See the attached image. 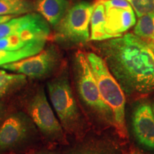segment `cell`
<instances>
[{
  "instance_id": "ffe728a7",
  "label": "cell",
  "mask_w": 154,
  "mask_h": 154,
  "mask_svg": "<svg viewBox=\"0 0 154 154\" xmlns=\"http://www.w3.org/2000/svg\"><path fill=\"white\" fill-rule=\"evenodd\" d=\"M16 17L17 16H12V15H0V24L8 22Z\"/></svg>"
},
{
  "instance_id": "8992f818",
  "label": "cell",
  "mask_w": 154,
  "mask_h": 154,
  "mask_svg": "<svg viewBox=\"0 0 154 154\" xmlns=\"http://www.w3.org/2000/svg\"><path fill=\"white\" fill-rule=\"evenodd\" d=\"M57 51L53 48H49L42 50L36 54L1 66L4 69L32 78H41L51 73L57 66Z\"/></svg>"
},
{
  "instance_id": "277c9868",
  "label": "cell",
  "mask_w": 154,
  "mask_h": 154,
  "mask_svg": "<svg viewBox=\"0 0 154 154\" xmlns=\"http://www.w3.org/2000/svg\"><path fill=\"white\" fill-rule=\"evenodd\" d=\"M95 5L79 2L69 8L56 25L57 36L72 44H84L89 40V24Z\"/></svg>"
},
{
  "instance_id": "d6986e66",
  "label": "cell",
  "mask_w": 154,
  "mask_h": 154,
  "mask_svg": "<svg viewBox=\"0 0 154 154\" xmlns=\"http://www.w3.org/2000/svg\"><path fill=\"white\" fill-rule=\"evenodd\" d=\"M70 154H119V153L113 146L99 145L82 148L72 151Z\"/></svg>"
},
{
  "instance_id": "44dd1931",
  "label": "cell",
  "mask_w": 154,
  "mask_h": 154,
  "mask_svg": "<svg viewBox=\"0 0 154 154\" xmlns=\"http://www.w3.org/2000/svg\"><path fill=\"white\" fill-rule=\"evenodd\" d=\"M126 154H146L143 152L139 151L137 149H131L130 151H128Z\"/></svg>"
},
{
  "instance_id": "5bb4252c",
  "label": "cell",
  "mask_w": 154,
  "mask_h": 154,
  "mask_svg": "<svg viewBox=\"0 0 154 154\" xmlns=\"http://www.w3.org/2000/svg\"><path fill=\"white\" fill-rule=\"evenodd\" d=\"M91 37L94 41H103L111 38L106 29L105 9L103 3L95 5L91 18Z\"/></svg>"
},
{
  "instance_id": "5b68a950",
  "label": "cell",
  "mask_w": 154,
  "mask_h": 154,
  "mask_svg": "<svg viewBox=\"0 0 154 154\" xmlns=\"http://www.w3.org/2000/svg\"><path fill=\"white\" fill-rule=\"evenodd\" d=\"M54 109L66 129H74L79 120V113L70 84L66 77L59 76L47 84Z\"/></svg>"
},
{
  "instance_id": "52a82bcc",
  "label": "cell",
  "mask_w": 154,
  "mask_h": 154,
  "mask_svg": "<svg viewBox=\"0 0 154 154\" xmlns=\"http://www.w3.org/2000/svg\"><path fill=\"white\" fill-rule=\"evenodd\" d=\"M105 9L106 29L111 38L122 36L136 24V15L132 6L126 0H106Z\"/></svg>"
},
{
  "instance_id": "8fae6325",
  "label": "cell",
  "mask_w": 154,
  "mask_h": 154,
  "mask_svg": "<svg viewBox=\"0 0 154 154\" xmlns=\"http://www.w3.org/2000/svg\"><path fill=\"white\" fill-rule=\"evenodd\" d=\"M35 9L49 24L55 26L69 9L68 0H36Z\"/></svg>"
},
{
  "instance_id": "e0dca14e",
  "label": "cell",
  "mask_w": 154,
  "mask_h": 154,
  "mask_svg": "<svg viewBox=\"0 0 154 154\" xmlns=\"http://www.w3.org/2000/svg\"><path fill=\"white\" fill-rule=\"evenodd\" d=\"M26 80L24 74H9L5 71H0V96H2L11 88L22 84Z\"/></svg>"
},
{
  "instance_id": "9c48e42d",
  "label": "cell",
  "mask_w": 154,
  "mask_h": 154,
  "mask_svg": "<svg viewBox=\"0 0 154 154\" xmlns=\"http://www.w3.org/2000/svg\"><path fill=\"white\" fill-rule=\"evenodd\" d=\"M132 123L138 141L154 150V113L149 103H141L136 107L133 113Z\"/></svg>"
},
{
  "instance_id": "2e32d148",
  "label": "cell",
  "mask_w": 154,
  "mask_h": 154,
  "mask_svg": "<svg viewBox=\"0 0 154 154\" xmlns=\"http://www.w3.org/2000/svg\"><path fill=\"white\" fill-rule=\"evenodd\" d=\"M134 33L141 38L154 41V13L139 17L134 28Z\"/></svg>"
},
{
  "instance_id": "30bf717a",
  "label": "cell",
  "mask_w": 154,
  "mask_h": 154,
  "mask_svg": "<svg viewBox=\"0 0 154 154\" xmlns=\"http://www.w3.org/2000/svg\"><path fill=\"white\" fill-rule=\"evenodd\" d=\"M29 125L22 116L9 117L0 127V153L12 149L22 141L28 133Z\"/></svg>"
},
{
  "instance_id": "7a4b0ae2",
  "label": "cell",
  "mask_w": 154,
  "mask_h": 154,
  "mask_svg": "<svg viewBox=\"0 0 154 154\" xmlns=\"http://www.w3.org/2000/svg\"><path fill=\"white\" fill-rule=\"evenodd\" d=\"M86 57L96 80L101 98L113 113V126L119 136L122 138H126L124 92L103 59L94 53H88Z\"/></svg>"
},
{
  "instance_id": "4fadbf2b",
  "label": "cell",
  "mask_w": 154,
  "mask_h": 154,
  "mask_svg": "<svg viewBox=\"0 0 154 154\" xmlns=\"http://www.w3.org/2000/svg\"><path fill=\"white\" fill-rule=\"evenodd\" d=\"M47 39H39L28 44L26 47L14 51L0 50V66L22 60L25 58L36 54L44 49Z\"/></svg>"
},
{
  "instance_id": "7402d4cb",
  "label": "cell",
  "mask_w": 154,
  "mask_h": 154,
  "mask_svg": "<svg viewBox=\"0 0 154 154\" xmlns=\"http://www.w3.org/2000/svg\"><path fill=\"white\" fill-rule=\"evenodd\" d=\"M149 46L150 49H151L152 52H153V56H154V42H152V43L149 44Z\"/></svg>"
},
{
  "instance_id": "603a6c76",
  "label": "cell",
  "mask_w": 154,
  "mask_h": 154,
  "mask_svg": "<svg viewBox=\"0 0 154 154\" xmlns=\"http://www.w3.org/2000/svg\"><path fill=\"white\" fill-rule=\"evenodd\" d=\"M37 154H58L55 153H52V152H39V153Z\"/></svg>"
},
{
  "instance_id": "cb8c5ba5",
  "label": "cell",
  "mask_w": 154,
  "mask_h": 154,
  "mask_svg": "<svg viewBox=\"0 0 154 154\" xmlns=\"http://www.w3.org/2000/svg\"><path fill=\"white\" fill-rule=\"evenodd\" d=\"M152 109H153V113H154V104L153 106V108H152Z\"/></svg>"
},
{
  "instance_id": "7c38bea8",
  "label": "cell",
  "mask_w": 154,
  "mask_h": 154,
  "mask_svg": "<svg viewBox=\"0 0 154 154\" xmlns=\"http://www.w3.org/2000/svg\"><path fill=\"white\" fill-rule=\"evenodd\" d=\"M43 18L38 13L34 12L14 17L8 22L0 24V39L28 27Z\"/></svg>"
},
{
  "instance_id": "6da1fadb",
  "label": "cell",
  "mask_w": 154,
  "mask_h": 154,
  "mask_svg": "<svg viewBox=\"0 0 154 154\" xmlns=\"http://www.w3.org/2000/svg\"><path fill=\"white\" fill-rule=\"evenodd\" d=\"M104 61L124 93L154 91V56L149 44L128 33L100 44Z\"/></svg>"
},
{
  "instance_id": "9a60e30c",
  "label": "cell",
  "mask_w": 154,
  "mask_h": 154,
  "mask_svg": "<svg viewBox=\"0 0 154 154\" xmlns=\"http://www.w3.org/2000/svg\"><path fill=\"white\" fill-rule=\"evenodd\" d=\"M33 5L26 0H0V15L19 16L32 12Z\"/></svg>"
},
{
  "instance_id": "3957f363",
  "label": "cell",
  "mask_w": 154,
  "mask_h": 154,
  "mask_svg": "<svg viewBox=\"0 0 154 154\" xmlns=\"http://www.w3.org/2000/svg\"><path fill=\"white\" fill-rule=\"evenodd\" d=\"M74 72L77 89L83 101L103 120L113 125V113L101 98L87 57L82 51L76 54Z\"/></svg>"
},
{
  "instance_id": "ac0fdd59",
  "label": "cell",
  "mask_w": 154,
  "mask_h": 154,
  "mask_svg": "<svg viewBox=\"0 0 154 154\" xmlns=\"http://www.w3.org/2000/svg\"><path fill=\"white\" fill-rule=\"evenodd\" d=\"M132 6L138 17L154 13V0H126Z\"/></svg>"
},
{
  "instance_id": "ba28073f",
  "label": "cell",
  "mask_w": 154,
  "mask_h": 154,
  "mask_svg": "<svg viewBox=\"0 0 154 154\" xmlns=\"http://www.w3.org/2000/svg\"><path fill=\"white\" fill-rule=\"evenodd\" d=\"M29 112L35 124L46 135L58 137L62 134L61 124L56 118L43 89H39L34 95Z\"/></svg>"
}]
</instances>
